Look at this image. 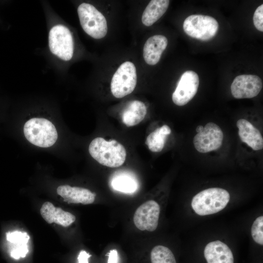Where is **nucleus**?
<instances>
[{
    "label": "nucleus",
    "instance_id": "1",
    "mask_svg": "<svg viewBox=\"0 0 263 263\" xmlns=\"http://www.w3.org/2000/svg\"><path fill=\"white\" fill-rule=\"evenodd\" d=\"M228 191L221 188H210L202 190L192 198L190 206L193 211L201 216L216 214L225 209L229 202Z\"/></svg>",
    "mask_w": 263,
    "mask_h": 263
},
{
    "label": "nucleus",
    "instance_id": "2",
    "mask_svg": "<svg viewBox=\"0 0 263 263\" xmlns=\"http://www.w3.org/2000/svg\"><path fill=\"white\" fill-rule=\"evenodd\" d=\"M91 156L100 164L110 168H117L125 162L126 150L115 140L106 141L102 137L94 139L89 146Z\"/></svg>",
    "mask_w": 263,
    "mask_h": 263
},
{
    "label": "nucleus",
    "instance_id": "3",
    "mask_svg": "<svg viewBox=\"0 0 263 263\" xmlns=\"http://www.w3.org/2000/svg\"><path fill=\"white\" fill-rule=\"evenodd\" d=\"M23 130L26 139L34 145L41 148L52 146L58 138L54 124L42 117H33L28 120Z\"/></svg>",
    "mask_w": 263,
    "mask_h": 263
},
{
    "label": "nucleus",
    "instance_id": "4",
    "mask_svg": "<svg viewBox=\"0 0 263 263\" xmlns=\"http://www.w3.org/2000/svg\"><path fill=\"white\" fill-rule=\"evenodd\" d=\"M77 14L81 26L89 36L95 39L106 36L108 31L106 19L94 6L83 2L77 8Z\"/></svg>",
    "mask_w": 263,
    "mask_h": 263
},
{
    "label": "nucleus",
    "instance_id": "5",
    "mask_svg": "<svg viewBox=\"0 0 263 263\" xmlns=\"http://www.w3.org/2000/svg\"><path fill=\"white\" fill-rule=\"evenodd\" d=\"M183 30L188 36L202 41H208L215 36L219 29L217 21L203 15H191L184 21Z\"/></svg>",
    "mask_w": 263,
    "mask_h": 263
},
{
    "label": "nucleus",
    "instance_id": "6",
    "mask_svg": "<svg viewBox=\"0 0 263 263\" xmlns=\"http://www.w3.org/2000/svg\"><path fill=\"white\" fill-rule=\"evenodd\" d=\"M48 43L51 52L60 59L69 61L72 58L74 50L73 38L65 26L57 24L50 29Z\"/></svg>",
    "mask_w": 263,
    "mask_h": 263
},
{
    "label": "nucleus",
    "instance_id": "7",
    "mask_svg": "<svg viewBox=\"0 0 263 263\" xmlns=\"http://www.w3.org/2000/svg\"><path fill=\"white\" fill-rule=\"evenodd\" d=\"M137 83V74L134 64L125 61L118 67L111 82V91L116 98H121L131 94Z\"/></svg>",
    "mask_w": 263,
    "mask_h": 263
},
{
    "label": "nucleus",
    "instance_id": "8",
    "mask_svg": "<svg viewBox=\"0 0 263 263\" xmlns=\"http://www.w3.org/2000/svg\"><path fill=\"white\" fill-rule=\"evenodd\" d=\"M161 207L154 200H149L139 206L133 217L135 227L141 231L153 232L158 227Z\"/></svg>",
    "mask_w": 263,
    "mask_h": 263
},
{
    "label": "nucleus",
    "instance_id": "9",
    "mask_svg": "<svg viewBox=\"0 0 263 263\" xmlns=\"http://www.w3.org/2000/svg\"><path fill=\"white\" fill-rule=\"evenodd\" d=\"M224 134L220 127L213 122L207 123L204 130L194 137L193 143L200 153H207L219 149L222 145Z\"/></svg>",
    "mask_w": 263,
    "mask_h": 263
},
{
    "label": "nucleus",
    "instance_id": "10",
    "mask_svg": "<svg viewBox=\"0 0 263 263\" xmlns=\"http://www.w3.org/2000/svg\"><path fill=\"white\" fill-rule=\"evenodd\" d=\"M199 84V76L193 71H187L181 75L172 95L173 103L179 106L188 103L196 94Z\"/></svg>",
    "mask_w": 263,
    "mask_h": 263
},
{
    "label": "nucleus",
    "instance_id": "11",
    "mask_svg": "<svg viewBox=\"0 0 263 263\" xmlns=\"http://www.w3.org/2000/svg\"><path fill=\"white\" fill-rule=\"evenodd\" d=\"M263 88V82L257 75H242L237 76L231 86L232 96L237 99L251 98L256 96Z\"/></svg>",
    "mask_w": 263,
    "mask_h": 263
},
{
    "label": "nucleus",
    "instance_id": "12",
    "mask_svg": "<svg viewBox=\"0 0 263 263\" xmlns=\"http://www.w3.org/2000/svg\"><path fill=\"white\" fill-rule=\"evenodd\" d=\"M207 263H234V256L230 247L222 241L208 242L204 249Z\"/></svg>",
    "mask_w": 263,
    "mask_h": 263
},
{
    "label": "nucleus",
    "instance_id": "13",
    "mask_svg": "<svg viewBox=\"0 0 263 263\" xmlns=\"http://www.w3.org/2000/svg\"><path fill=\"white\" fill-rule=\"evenodd\" d=\"M56 192L69 204L89 205L93 203L95 198V194L87 188L68 185L58 187Z\"/></svg>",
    "mask_w": 263,
    "mask_h": 263
},
{
    "label": "nucleus",
    "instance_id": "14",
    "mask_svg": "<svg viewBox=\"0 0 263 263\" xmlns=\"http://www.w3.org/2000/svg\"><path fill=\"white\" fill-rule=\"evenodd\" d=\"M241 140L254 150L263 148V138L260 131L244 119H239L236 123Z\"/></svg>",
    "mask_w": 263,
    "mask_h": 263
},
{
    "label": "nucleus",
    "instance_id": "15",
    "mask_svg": "<svg viewBox=\"0 0 263 263\" xmlns=\"http://www.w3.org/2000/svg\"><path fill=\"white\" fill-rule=\"evenodd\" d=\"M168 43V39L164 36L156 35L150 37L143 48V56L146 63L150 65L156 64L167 48Z\"/></svg>",
    "mask_w": 263,
    "mask_h": 263
},
{
    "label": "nucleus",
    "instance_id": "16",
    "mask_svg": "<svg viewBox=\"0 0 263 263\" xmlns=\"http://www.w3.org/2000/svg\"><path fill=\"white\" fill-rule=\"evenodd\" d=\"M44 220L48 224L55 223L63 227H67L76 220L75 216L60 207H55L49 202H44L40 210Z\"/></svg>",
    "mask_w": 263,
    "mask_h": 263
},
{
    "label": "nucleus",
    "instance_id": "17",
    "mask_svg": "<svg viewBox=\"0 0 263 263\" xmlns=\"http://www.w3.org/2000/svg\"><path fill=\"white\" fill-rule=\"evenodd\" d=\"M147 114L145 104L139 100L130 101L122 112L121 118L124 124L132 127L140 123Z\"/></svg>",
    "mask_w": 263,
    "mask_h": 263
},
{
    "label": "nucleus",
    "instance_id": "18",
    "mask_svg": "<svg viewBox=\"0 0 263 263\" xmlns=\"http://www.w3.org/2000/svg\"><path fill=\"white\" fill-rule=\"evenodd\" d=\"M169 4V0H152L145 9L142 22L146 26H150L157 21L167 11Z\"/></svg>",
    "mask_w": 263,
    "mask_h": 263
},
{
    "label": "nucleus",
    "instance_id": "19",
    "mask_svg": "<svg viewBox=\"0 0 263 263\" xmlns=\"http://www.w3.org/2000/svg\"><path fill=\"white\" fill-rule=\"evenodd\" d=\"M171 132L169 127L164 125L150 133L145 142L149 149L153 152L161 151L164 148L167 136L170 134Z\"/></svg>",
    "mask_w": 263,
    "mask_h": 263
},
{
    "label": "nucleus",
    "instance_id": "20",
    "mask_svg": "<svg viewBox=\"0 0 263 263\" xmlns=\"http://www.w3.org/2000/svg\"><path fill=\"white\" fill-rule=\"evenodd\" d=\"M112 188L118 191L132 193L138 188V183L131 174L121 172L114 175L111 180Z\"/></svg>",
    "mask_w": 263,
    "mask_h": 263
},
{
    "label": "nucleus",
    "instance_id": "21",
    "mask_svg": "<svg viewBox=\"0 0 263 263\" xmlns=\"http://www.w3.org/2000/svg\"><path fill=\"white\" fill-rule=\"evenodd\" d=\"M150 259L151 263H176L171 250L163 245H157L152 248Z\"/></svg>",
    "mask_w": 263,
    "mask_h": 263
},
{
    "label": "nucleus",
    "instance_id": "22",
    "mask_svg": "<svg viewBox=\"0 0 263 263\" xmlns=\"http://www.w3.org/2000/svg\"><path fill=\"white\" fill-rule=\"evenodd\" d=\"M251 235L253 241L257 244L263 245V216L257 217L251 227Z\"/></svg>",
    "mask_w": 263,
    "mask_h": 263
},
{
    "label": "nucleus",
    "instance_id": "23",
    "mask_svg": "<svg viewBox=\"0 0 263 263\" xmlns=\"http://www.w3.org/2000/svg\"><path fill=\"white\" fill-rule=\"evenodd\" d=\"M30 237L26 232H22L19 231H15L6 233V239L11 243L18 244L16 247L27 244Z\"/></svg>",
    "mask_w": 263,
    "mask_h": 263
},
{
    "label": "nucleus",
    "instance_id": "24",
    "mask_svg": "<svg viewBox=\"0 0 263 263\" xmlns=\"http://www.w3.org/2000/svg\"><path fill=\"white\" fill-rule=\"evenodd\" d=\"M253 23L256 28L260 32H263V4H261L256 9L253 18Z\"/></svg>",
    "mask_w": 263,
    "mask_h": 263
},
{
    "label": "nucleus",
    "instance_id": "25",
    "mask_svg": "<svg viewBox=\"0 0 263 263\" xmlns=\"http://www.w3.org/2000/svg\"><path fill=\"white\" fill-rule=\"evenodd\" d=\"M28 252V246L27 244H25L12 249L10 251V255L15 259H19L20 257H25Z\"/></svg>",
    "mask_w": 263,
    "mask_h": 263
},
{
    "label": "nucleus",
    "instance_id": "26",
    "mask_svg": "<svg viewBox=\"0 0 263 263\" xmlns=\"http://www.w3.org/2000/svg\"><path fill=\"white\" fill-rule=\"evenodd\" d=\"M118 255L116 249L111 250L108 253V263H118Z\"/></svg>",
    "mask_w": 263,
    "mask_h": 263
},
{
    "label": "nucleus",
    "instance_id": "27",
    "mask_svg": "<svg viewBox=\"0 0 263 263\" xmlns=\"http://www.w3.org/2000/svg\"><path fill=\"white\" fill-rule=\"evenodd\" d=\"M91 255L85 250H81L78 256V263H89L88 259Z\"/></svg>",
    "mask_w": 263,
    "mask_h": 263
},
{
    "label": "nucleus",
    "instance_id": "28",
    "mask_svg": "<svg viewBox=\"0 0 263 263\" xmlns=\"http://www.w3.org/2000/svg\"><path fill=\"white\" fill-rule=\"evenodd\" d=\"M203 130H204V127L203 126H201V125H199V126H198L197 127V128L196 129V131L198 133L202 131H203Z\"/></svg>",
    "mask_w": 263,
    "mask_h": 263
}]
</instances>
